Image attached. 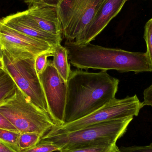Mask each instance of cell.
<instances>
[{
  "mask_svg": "<svg viewBox=\"0 0 152 152\" xmlns=\"http://www.w3.org/2000/svg\"><path fill=\"white\" fill-rule=\"evenodd\" d=\"M119 83L107 71H71L67 82L65 123L88 116L115 98Z\"/></svg>",
  "mask_w": 152,
  "mask_h": 152,
  "instance_id": "1",
  "label": "cell"
},
{
  "mask_svg": "<svg viewBox=\"0 0 152 152\" xmlns=\"http://www.w3.org/2000/svg\"><path fill=\"white\" fill-rule=\"evenodd\" d=\"M69 61L78 69L116 70L121 73L136 74L152 72V66L146 53L133 52L120 49L106 48L89 43L80 45L66 41Z\"/></svg>",
  "mask_w": 152,
  "mask_h": 152,
  "instance_id": "2",
  "label": "cell"
},
{
  "mask_svg": "<svg viewBox=\"0 0 152 152\" xmlns=\"http://www.w3.org/2000/svg\"><path fill=\"white\" fill-rule=\"evenodd\" d=\"M134 117L112 120L64 134H45L39 143H50L66 151L88 146L111 145L126 133Z\"/></svg>",
  "mask_w": 152,
  "mask_h": 152,
  "instance_id": "3",
  "label": "cell"
},
{
  "mask_svg": "<svg viewBox=\"0 0 152 152\" xmlns=\"http://www.w3.org/2000/svg\"><path fill=\"white\" fill-rule=\"evenodd\" d=\"M0 113L20 133H35L42 137L58 126L50 116L34 104L18 87L0 104Z\"/></svg>",
  "mask_w": 152,
  "mask_h": 152,
  "instance_id": "4",
  "label": "cell"
},
{
  "mask_svg": "<svg viewBox=\"0 0 152 152\" xmlns=\"http://www.w3.org/2000/svg\"><path fill=\"white\" fill-rule=\"evenodd\" d=\"M2 50L4 69L34 105L51 117L39 76L36 71L35 57L30 53L12 55Z\"/></svg>",
  "mask_w": 152,
  "mask_h": 152,
  "instance_id": "5",
  "label": "cell"
},
{
  "mask_svg": "<svg viewBox=\"0 0 152 152\" xmlns=\"http://www.w3.org/2000/svg\"><path fill=\"white\" fill-rule=\"evenodd\" d=\"M145 106L136 95L124 99L113 98L102 108L80 119L54 128L47 134H64L80 130L91 125L112 120L137 116Z\"/></svg>",
  "mask_w": 152,
  "mask_h": 152,
  "instance_id": "6",
  "label": "cell"
},
{
  "mask_svg": "<svg viewBox=\"0 0 152 152\" xmlns=\"http://www.w3.org/2000/svg\"><path fill=\"white\" fill-rule=\"evenodd\" d=\"M104 0H59L57 4L62 34L74 41L92 22Z\"/></svg>",
  "mask_w": 152,
  "mask_h": 152,
  "instance_id": "7",
  "label": "cell"
},
{
  "mask_svg": "<svg viewBox=\"0 0 152 152\" xmlns=\"http://www.w3.org/2000/svg\"><path fill=\"white\" fill-rule=\"evenodd\" d=\"M38 76L53 119L58 126L64 125L67 93V82L59 75L53 61H48L45 69Z\"/></svg>",
  "mask_w": 152,
  "mask_h": 152,
  "instance_id": "8",
  "label": "cell"
},
{
  "mask_svg": "<svg viewBox=\"0 0 152 152\" xmlns=\"http://www.w3.org/2000/svg\"><path fill=\"white\" fill-rule=\"evenodd\" d=\"M0 45L11 54L29 53L36 57L43 53H53V47L46 42L33 38L0 22Z\"/></svg>",
  "mask_w": 152,
  "mask_h": 152,
  "instance_id": "9",
  "label": "cell"
},
{
  "mask_svg": "<svg viewBox=\"0 0 152 152\" xmlns=\"http://www.w3.org/2000/svg\"><path fill=\"white\" fill-rule=\"evenodd\" d=\"M128 1L104 0L93 21L74 42L77 44L84 45L94 40Z\"/></svg>",
  "mask_w": 152,
  "mask_h": 152,
  "instance_id": "10",
  "label": "cell"
},
{
  "mask_svg": "<svg viewBox=\"0 0 152 152\" xmlns=\"http://www.w3.org/2000/svg\"><path fill=\"white\" fill-rule=\"evenodd\" d=\"M0 22L26 35L46 42L53 47L61 43L62 36L54 35L41 29L28 15L26 10L9 15Z\"/></svg>",
  "mask_w": 152,
  "mask_h": 152,
  "instance_id": "11",
  "label": "cell"
},
{
  "mask_svg": "<svg viewBox=\"0 0 152 152\" xmlns=\"http://www.w3.org/2000/svg\"><path fill=\"white\" fill-rule=\"evenodd\" d=\"M28 15L44 31L62 36L61 23L57 4L48 2L35 3L26 10Z\"/></svg>",
  "mask_w": 152,
  "mask_h": 152,
  "instance_id": "12",
  "label": "cell"
},
{
  "mask_svg": "<svg viewBox=\"0 0 152 152\" xmlns=\"http://www.w3.org/2000/svg\"><path fill=\"white\" fill-rule=\"evenodd\" d=\"M53 66L62 78L67 82L71 72L66 47L58 44L53 47L52 53Z\"/></svg>",
  "mask_w": 152,
  "mask_h": 152,
  "instance_id": "13",
  "label": "cell"
},
{
  "mask_svg": "<svg viewBox=\"0 0 152 152\" xmlns=\"http://www.w3.org/2000/svg\"><path fill=\"white\" fill-rule=\"evenodd\" d=\"M17 85L9 73L0 69V104L13 94Z\"/></svg>",
  "mask_w": 152,
  "mask_h": 152,
  "instance_id": "14",
  "label": "cell"
},
{
  "mask_svg": "<svg viewBox=\"0 0 152 152\" xmlns=\"http://www.w3.org/2000/svg\"><path fill=\"white\" fill-rule=\"evenodd\" d=\"M20 134L18 131L0 128V141L15 151L21 152L18 144Z\"/></svg>",
  "mask_w": 152,
  "mask_h": 152,
  "instance_id": "15",
  "label": "cell"
},
{
  "mask_svg": "<svg viewBox=\"0 0 152 152\" xmlns=\"http://www.w3.org/2000/svg\"><path fill=\"white\" fill-rule=\"evenodd\" d=\"M42 137L35 133H24L20 134L19 137V148L20 151L29 150L39 143Z\"/></svg>",
  "mask_w": 152,
  "mask_h": 152,
  "instance_id": "16",
  "label": "cell"
},
{
  "mask_svg": "<svg viewBox=\"0 0 152 152\" xmlns=\"http://www.w3.org/2000/svg\"><path fill=\"white\" fill-rule=\"evenodd\" d=\"M59 152H119V149L116 144L111 145L88 146L66 151Z\"/></svg>",
  "mask_w": 152,
  "mask_h": 152,
  "instance_id": "17",
  "label": "cell"
},
{
  "mask_svg": "<svg viewBox=\"0 0 152 152\" xmlns=\"http://www.w3.org/2000/svg\"><path fill=\"white\" fill-rule=\"evenodd\" d=\"M144 28V39L147 46L146 53L152 66V18L147 21Z\"/></svg>",
  "mask_w": 152,
  "mask_h": 152,
  "instance_id": "18",
  "label": "cell"
},
{
  "mask_svg": "<svg viewBox=\"0 0 152 152\" xmlns=\"http://www.w3.org/2000/svg\"><path fill=\"white\" fill-rule=\"evenodd\" d=\"M51 56H52V53L47 52L41 53L36 57L35 59V67L38 76L41 75L45 69L48 63L47 58Z\"/></svg>",
  "mask_w": 152,
  "mask_h": 152,
  "instance_id": "19",
  "label": "cell"
},
{
  "mask_svg": "<svg viewBox=\"0 0 152 152\" xmlns=\"http://www.w3.org/2000/svg\"><path fill=\"white\" fill-rule=\"evenodd\" d=\"M59 151L58 147L52 144L38 143L33 148L21 152H54Z\"/></svg>",
  "mask_w": 152,
  "mask_h": 152,
  "instance_id": "20",
  "label": "cell"
},
{
  "mask_svg": "<svg viewBox=\"0 0 152 152\" xmlns=\"http://www.w3.org/2000/svg\"><path fill=\"white\" fill-rule=\"evenodd\" d=\"M119 152H152V144L144 146H132L121 147Z\"/></svg>",
  "mask_w": 152,
  "mask_h": 152,
  "instance_id": "21",
  "label": "cell"
},
{
  "mask_svg": "<svg viewBox=\"0 0 152 152\" xmlns=\"http://www.w3.org/2000/svg\"><path fill=\"white\" fill-rule=\"evenodd\" d=\"M0 128L19 132L18 129L1 113H0Z\"/></svg>",
  "mask_w": 152,
  "mask_h": 152,
  "instance_id": "22",
  "label": "cell"
},
{
  "mask_svg": "<svg viewBox=\"0 0 152 152\" xmlns=\"http://www.w3.org/2000/svg\"><path fill=\"white\" fill-rule=\"evenodd\" d=\"M143 94L144 104L152 107V85L145 90Z\"/></svg>",
  "mask_w": 152,
  "mask_h": 152,
  "instance_id": "23",
  "label": "cell"
},
{
  "mask_svg": "<svg viewBox=\"0 0 152 152\" xmlns=\"http://www.w3.org/2000/svg\"><path fill=\"white\" fill-rule=\"evenodd\" d=\"M0 152H16L0 141Z\"/></svg>",
  "mask_w": 152,
  "mask_h": 152,
  "instance_id": "24",
  "label": "cell"
},
{
  "mask_svg": "<svg viewBox=\"0 0 152 152\" xmlns=\"http://www.w3.org/2000/svg\"><path fill=\"white\" fill-rule=\"evenodd\" d=\"M26 3H27L30 4H33L35 3H43L48 2L50 1H58L59 0H24Z\"/></svg>",
  "mask_w": 152,
  "mask_h": 152,
  "instance_id": "25",
  "label": "cell"
},
{
  "mask_svg": "<svg viewBox=\"0 0 152 152\" xmlns=\"http://www.w3.org/2000/svg\"><path fill=\"white\" fill-rule=\"evenodd\" d=\"M4 65L3 60L0 59V69H4Z\"/></svg>",
  "mask_w": 152,
  "mask_h": 152,
  "instance_id": "26",
  "label": "cell"
},
{
  "mask_svg": "<svg viewBox=\"0 0 152 152\" xmlns=\"http://www.w3.org/2000/svg\"><path fill=\"white\" fill-rule=\"evenodd\" d=\"M3 52L2 48L0 45V59H3Z\"/></svg>",
  "mask_w": 152,
  "mask_h": 152,
  "instance_id": "27",
  "label": "cell"
},
{
  "mask_svg": "<svg viewBox=\"0 0 152 152\" xmlns=\"http://www.w3.org/2000/svg\"></svg>",
  "mask_w": 152,
  "mask_h": 152,
  "instance_id": "28",
  "label": "cell"
}]
</instances>
